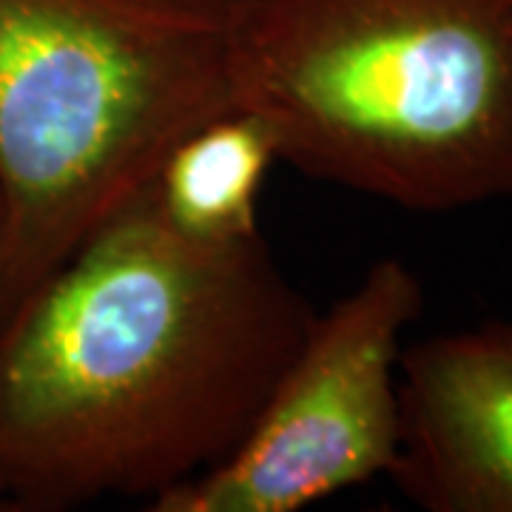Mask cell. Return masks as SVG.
<instances>
[{"label": "cell", "mask_w": 512, "mask_h": 512, "mask_svg": "<svg viewBox=\"0 0 512 512\" xmlns=\"http://www.w3.org/2000/svg\"><path fill=\"white\" fill-rule=\"evenodd\" d=\"M316 311L262 234H177L143 185L0 319V498H154L245 439Z\"/></svg>", "instance_id": "obj_1"}, {"label": "cell", "mask_w": 512, "mask_h": 512, "mask_svg": "<svg viewBox=\"0 0 512 512\" xmlns=\"http://www.w3.org/2000/svg\"><path fill=\"white\" fill-rule=\"evenodd\" d=\"M231 72L308 177L421 214L512 194V0H251Z\"/></svg>", "instance_id": "obj_2"}, {"label": "cell", "mask_w": 512, "mask_h": 512, "mask_svg": "<svg viewBox=\"0 0 512 512\" xmlns=\"http://www.w3.org/2000/svg\"><path fill=\"white\" fill-rule=\"evenodd\" d=\"M251 0H0V319L234 106Z\"/></svg>", "instance_id": "obj_3"}, {"label": "cell", "mask_w": 512, "mask_h": 512, "mask_svg": "<svg viewBox=\"0 0 512 512\" xmlns=\"http://www.w3.org/2000/svg\"><path fill=\"white\" fill-rule=\"evenodd\" d=\"M421 279L379 259L313 325L237 450L146 504L148 512H299L387 476L399 450L404 330Z\"/></svg>", "instance_id": "obj_4"}, {"label": "cell", "mask_w": 512, "mask_h": 512, "mask_svg": "<svg viewBox=\"0 0 512 512\" xmlns=\"http://www.w3.org/2000/svg\"><path fill=\"white\" fill-rule=\"evenodd\" d=\"M387 478L427 512H512V316L402 350Z\"/></svg>", "instance_id": "obj_5"}, {"label": "cell", "mask_w": 512, "mask_h": 512, "mask_svg": "<svg viewBox=\"0 0 512 512\" xmlns=\"http://www.w3.org/2000/svg\"><path fill=\"white\" fill-rule=\"evenodd\" d=\"M276 160L265 123L231 109L185 134L146 188L177 234L214 245L239 242L259 234V194Z\"/></svg>", "instance_id": "obj_6"}, {"label": "cell", "mask_w": 512, "mask_h": 512, "mask_svg": "<svg viewBox=\"0 0 512 512\" xmlns=\"http://www.w3.org/2000/svg\"><path fill=\"white\" fill-rule=\"evenodd\" d=\"M6 510V504H3V498H0V512Z\"/></svg>", "instance_id": "obj_7"}]
</instances>
